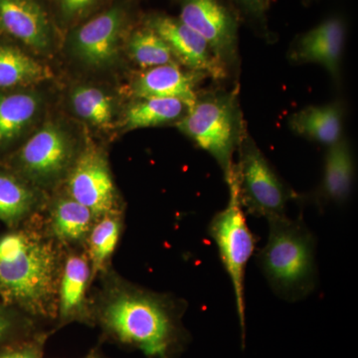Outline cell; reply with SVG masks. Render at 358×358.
Instances as JSON below:
<instances>
[{
	"label": "cell",
	"mask_w": 358,
	"mask_h": 358,
	"mask_svg": "<svg viewBox=\"0 0 358 358\" xmlns=\"http://www.w3.org/2000/svg\"><path fill=\"white\" fill-rule=\"evenodd\" d=\"M46 336H37L16 341L0 350V358H43V346Z\"/></svg>",
	"instance_id": "cell-27"
},
{
	"label": "cell",
	"mask_w": 358,
	"mask_h": 358,
	"mask_svg": "<svg viewBox=\"0 0 358 358\" xmlns=\"http://www.w3.org/2000/svg\"><path fill=\"white\" fill-rule=\"evenodd\" d=\"M124 230V213L107 214L96 218L85 244L94 282L112 267L113 256Z\"/></svg>",
	"instance_id": "cell-20"
},
{
	"label": "cell",
	"mask_w": 358,
	"mask_h": 358,
	"mask_svg": "<svg viewBox=\"0 0 358 358\" xmlns=\"http://www.w3.org/2000/svg\"><path fill=\"white\" fill-rule=\"evenodd\" d=\"M237 150L235 173L243 208L256 217L286 215L287 205L296 194L275 173L245 127Z\"/></svg>",
	"instance_id": "cell-6"
},
{
	"label": "cell",
	"mask_w": 358,
	"mask_h": 358,
	"mask_svg": "<svg viewBox=\"0 0 358 358\" xmlns=\"http://www.w3.org/2000/svg\"><path fill=\"white\" fill-rule=\"evenodd\" d=\"M188 110L187 106L178 99H138L124 114V128H152L178 122L187 114Z\"/></svg>",
	"instance_id": "cell-22"
},
{
	"label": "cell",
	"mask_w": 358,
	"mask_h": 358,
	"mask_svg": "<svg viewBox=\"0 0 358 358\" xmlns=\"http://www.w3.org/2000/svg\"><path fill=\"white\" fill-rule=\"evenodd\" d=\"M238 2L255 16H262L267 7V0H238Z\"/></svg>",
	"instance_id": "cell-29"
},
{
	"label": "cell",
	"mask_w": 358,
	"mask_h": 358,
	"mask_svg": "<svg viewBox=\"0 0 358 358\" xmlns=\"http://www.w3.org/2000/svg\"><path fill=\"white\" fill-rule=\"evenodd\" d=\"M42 212L0 235V300L33 320H56L65 249Z\"/></svg>",
	"instance_id": "cell-2"
},
{
	"label": "cell",
	"mask_w": 358,
	"mask_h": 358,
	"mask_svg": "<svg viewBox=\"0 0 358 358\" xmlns=\"http://www.w3.org/2000/svg\"><path fill=\"white\" fill-rule=\"evenodd\" d=\"M50 76L46 66L20 49L0 45V89L37 84Z\"/></svg>",
	"instance_id": "cell-23"
},
{
	"label": "cell",
	"mask_w": 358,
	"mask_h": 358,
	"mask_svg": "<svg viewBox=\"0 0 358 358\" xmlns=\"http://www.w3.org/2000/svg\"><path fill=\"white\" fill-rule=\"evenodd\" d=\"M95 281L99 288L91 294L93 320L120 343L138 348L148 357H169L187 303L129 282L113 268Z\"/></svg>",
	"instance_id": "cell-1"
},
{
	"label": "cell",
	"mask_w": 358,
	"mask_h": 358,
	"mask_svg": "<svg viewBox=\"0 0 358 358\" xmlns=\"http://www.w3.org/2000/svg\"><path fill=\"white\" fill-rule=\"evenodd\" d=\"M229 187V200L223 210L219 211L209 224V234L219 251L221 262L229 275L234 289L235 301L242 336H245V273L254 248L255 240L247 225L243 206L239 196V187L235 166L226 180Z\"/></svg>",
	"instance_id": "cell-5"
},
{
	"label": "cell",
	"mask_w": 358,
	"mask_h": 358,
	"mask_svg": "<svg viewBox=\"0 0 358 358\" xmlns=\"http://www.w3.org/2000/svg\"><path fill=\"white\" fill-rule=\"evenodd\" d=\"M343 110L341 103L310 106L289 119V129L308 140L329 145L343 138Z\"/></svg>",
	"instance_id": "cell-19"
},
{
	"label": "cell",
	"mask_w": 358,
	"mask_h": 358,
	"mask_svg": "<svg viewBox=\"0 0 358 358\" xmlns=\"http://www.w3.org/2000/svg\"><path fill=\"white\" fill-rule=\"evenodd\" d=\"M345 41L343 21L338 17L329 18L301 35L292 46L289 57L296 64H319L338 80Z\"/></svg>",
	"instance_id": "cell-13"
},
{
	"label": "cell",
	"mask_w": 358,
	"mask_h": 358,
	"mask_svg": "<svg viewBox=\"0 0 358 358\" xmlns=\"http://www.w3.org/2000/svg\"><path fill=\"white\" fill-rule=\"evenodd\" d=\"M73 110L80 117L99 127L109 128L114 121L115 106L112 96L99 88L79 86L71 94Z\"/></svg>",
	"instance_id": "cell-24"
},
{
	"label": "cell",
	"mask_w": 358,
	"mask_h": 358,
	"mask_svg": "<svg viewBox=\"0 0 358 358\" xmlns=\"http://www.w3.org/2000/svg\"><path fill=\"white\" fill-rule=\"evenodd\" d=\"M179 20L207 42L226 67L235 62L237 21L220 0H180Z\"/></svg>",
	"instance_id": "cell-9"
},
{
	"label": "cell",
	"mask_w": 358,
	"mask_h": 358,
	"mask_svg": "<svg viewBox=\"0 0 358 358\" xmlns=\"http://www.w3.org/2000/svg\"><path fill=\"white\" fill-rule=\"evenodd\" d=\"M327 148L317 200L320 204L345 203L352 194L355 182L352 148L343 136L338 143Z\"/></svg>",
	"instance_id": "cell-18"
},
{
	"label": "cell",
	"mask_w": 358,
	"mask_h": 358,
	"mask_svg": "<svg viewBox=\"0 0 358 358\" xmlns=\"http://www.w3.org/2000/svg\"><path fill=\"white\" fill-rule=\"evenodd\" d=\"M34 320L0 300V350L29 336Z\"/></svg>",
	"instance_id": "cell-26"
},
{
	"label": "cell",
	"mask_w": 358,
	"mask_h": 358,
	"mask_svg": "<svg viewBox=\"0 0 358 358\" xmlns=\"http://www.w3.org/2000/svg\"><path fill=\"white\" fill-rule=\"evenodd\" d=\"M84 358H102L100 357V355H98L96 352H91L89 355H87L86 357Z\"/></svg>",
	"instance_id": "cell-30"
},
{
	"label": "cell",
	"mask_w": 358,
	"mask_h": 358,
	"mask_svg": "<svg viewBox=\"0 0 358 358\" xmlns=\"http://www.w3.org/2000/svg\"><path fill=\"white\" fill-rule=\"evenodd\" d=\"M43 192L13 169H0V222L15 228L44 210Z\"/></svg>",
	"instance_id": "cell-17"
},
{
	"label": "cell",
	"mask_w": 358,
	"mask_h": 358,
	"mask_svg": "<svg viewBox=\"0 0 358 358\" xmlns=\"http://www.w3.org/2000/svg\"><path fill=\"white\" fill-rule=\"evenodd\" d=\"M126 26V13L115 6L80 26L71 37L75 57L92 68L114 64Z\"/></svg>",
	"instance_id": "cell-10"
},
{
	"label": "cell",
	"mask_w": 358,
	"mask_h": 358,
	"mask_svg": "<svg viewBox=\"0 0 358 358\" xmlns=\"http://www.w3.org/2000/svg\"><path fill=\"white\" fill-rule=\"evenodd\" d=\"M78 155L70 136L58 124H45L11 159L10 169L43 192L65 181Z\"/></svg>",
	"instance_id": "cell-7"
},
{
	"label": "cell",
	"mask_w": 358,
	"mask_h": 358,
	"mask_svg": "<svg viewBox=\"0 0 358 358\" xmlns=\"http://www.w3.org/2000/svg\"><path fill=\"white\" fill-rule=\"evenodd\" d=\"M42 214L47 230L64 249H84L96 219L93 212L66 192L47 202Z\"/></svg>",
	"instance_id": "cell-15"
},
{
	"label": "cell",
	"mask_w": 358,
	"mask_h": 358,
	"mask_svg": "<svg viewBox=\"0 0 358 358\" xmlns=\"http://www.w3.org/2000/svg\"><path fill=\"white\" fill-rule=\"evenodd\" d=\"M129 52L134 63L143 69L178 62L169 44L148 26L133 33Z\"/></svg>",
	"instance_id": "cell-25"
},
{
	"label": "cell",
	"mask_w": 358,
	"mask_h": 358,
	"mask_svg": "<svg viewBox=\"0 0 358 358\" xmlns=\"http://www.w3.org/2000/svg\"><path fill=\"white\" fill-rule=\"evenodd\" d=\"M147 26L169 44L178 62L188 70L213 79L226 77L227 67L207 42L179 18L155 15L148 20Z\"/></svg>",
	"instance_id": "cell-11"
},
{
	"label": "cell",
	"mask_w": 358,
	"mask_h": 358,
	"mask_svg": "<svg viewBox=\"0 0 358 358\" xmlns=\"http://www.w3.org/2000/svg\"><path fill=\"white\" fill-rule=\"evenodd\" d=\"M176 124L217 162L225 179L229 178L235 166L233 155L244 129L236 92L199 95L192 109Z\"/></svg>",
	"instance_id": "cell-4"
},
{
	"label": "cell",
	"mask_w": 358,
	"mask_h": 358,
	"mask_svg": "<svg viewBox=\"0 0 358 358\" xmlns=\"http://www.w3.org/2000/svg\"><path fill=\"white\" fill-rule=\"evenodd\" d=\"M40 103L34 93L0 94V148L10 145L30 126Z\"/></svg>",
	"instance_id": "cell-21"
},
{
	"label": "cell",
	"mask_w": 358,
	"mask_h": 358,
	"mask_svg": "<svg viewBox=\"0 0 358 358\" xmlns=\"http://www.w3.org/2000/svg\"><path fill=\"white\" fill-rule=\"evenodd\" d=\"M203 75L185 71L178 64H167L148 68L134 79V95L138 99H178L192 109L199 98L196 86Z\"/></svg>",
	"instance_id": "cell-16"
},
{
	"label": "cell",
	"mask_w": 358,
	"mask_h": 358,
	"mask_svg": "<svg viewBox=\"0 0 358 358\" xmlns=\"http://www.w3.org/2000/svg\"><path fill=\"white\" fill-rule=\"evenodd\" d=\"M101 1L102 0H57L60 13L66 21L84 17Z\"/></svg>",
	"instance_id": "cell-28"
},
{
	"label": "cell",
	"mask_w": 358,
	"mask_h": 358,
	"mask_svg": "<svg viewBox=\"0 0 358 358\" xmlns=\"http://www.w3.org/2000/svg\"><path fill=\"white\" fill-rule=\"evenodd\" d=\"M65 192L93 212L96 218L124 213V205L105 155L89 147L78 155L65 179Z\"/></svg>",
	"instance_id": "cell-8"
},
{
	"label": "cell",
	"mask_w": 358,
	"mask_h": 358,
	"mask_svg": "<svg viewBox=\"0 0 358 358\" xmlns=\"http://www.w3.org/2000/svg\"><path fill=\"white\" fill-rule=\"evenodd\" d=\"M267 220V243L257 255L259 268L280 298L303 300L317 286L315 236L301 217Z\"/></svg>",
	"instance_id": "cell-3"
},
{
	"label": "cell",
	"mask_w": 358,
	"mask_h": 358,
	"mask_svg": "<svg viewBox=\"0 0 358 358\" xmlns=\"http://www.w3.org/2000/svg\"><path fill=\"white\" fill-rule=\"evenodd\" d=\"M0 31L34 50L50 48V21L39 0H0Z\"/></svg>",
	"instance_id": "cell-14"
},
{
	"label": "cell",
	"mask_w": 358,
	"mask_h": 358,
	"mask_svg": "<svg viewBox=\"0 0 358 358\" xmlns=\"http://www.w3.org/2000/svg\"><path fill=\"white\" fill-rule=\"evenodd\" d=\"M94 282L91 264L84 249H65L59 278L57 315L60 324L91 322V287Z\"/></svg>",
	"instance_id": "cell-12"
}]
</instances>
